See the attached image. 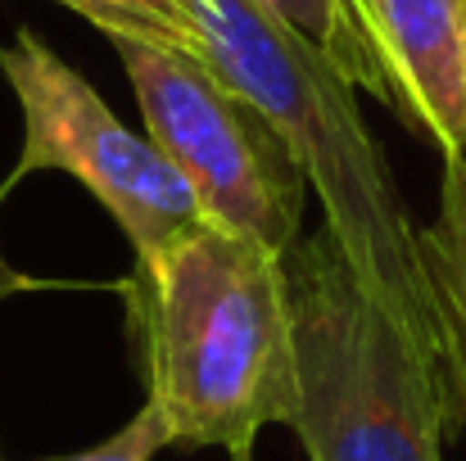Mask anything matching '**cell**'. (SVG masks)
Here are the masks:
<instances>
[{"label": "cell", "instance_id": "obj_1", "mask_svg": "<svg viewBox=\"0 0 466 461\" xmlns=\"http://www.w3.org/2000/svg\"><path fill=\"white\" fill-rule=\"evenodd\" d=\"M132 339L181 448H254L295 407L286 267L268 245L208 217L123 281Z\"/></svg>", "mask_w": 466, "mask_h": 461}, {"label": "cell", "instance_id": "obj_2", "mask_svg": "<svg viewBox=\"0 0 466 461\" xmlns=\"http://www.w3.org/2000/svg\"><path fill=\"white\" fill-rule=\"evenodd\" d=\"M195 32L199 64L249 100L299 158L326 231L339 240L362 286L440 353L417 226L390 163L362 127L353 86H344L263 0H195Z\"/></svg>", "mask_w": 466, "mask_h": 461}, {"label": "cell", "instance_id": "obj_3", "mask_svg": "<svg viewBox=\"0 0 466 461\" xmlns=\"http://www.w3.org/2000/svg\"><path fill=\"white\" fill-rule=\"evenodd\" d=\"M281 267L295 348L286 426L309 461H444L453 412L440 353L362 286L326 226L299 236Z\"/></svg>", "mask_w": 466, "mask_h": 461}, {"label": "cell", "instance_id": "obj_4", "mask_svg": "<svg viewBox=\"0 0 466 461\" xmlns=\"http://www.w3.org/2000/svg\"><path fill=\"white\" fill-rule=\"evenodd\" d=\"M146 114V136L181 172L199 213L286 254L304 231L309 176L277 127L195 55L137 32H105Z\"/></svg>", "mask_w": 466, "mask_h": 461}, {"label": "cell", "instance_id": "obj_5", "mask_svg": "<svg viewBox=\"0 0 466 461\" xmlns=\"http://www.w3.org/2000/svg\"><path fill=\"white\" fill-rule=\"evenodd\" d=\"M0 73L23 109V150L9 185L27 172L77 176L127 231L137 258H155L195 222H204L190 185L155 141L123 127L96 86L36 32L18 27L14 41L0 45Z\"/></svg>", "mask_w": 466, "mask_h": 461}, {"label": "cell", "instance_id": "obj_6", "mask_svg": "<svg viewBox=\"0 0 466 461\" xmlns=\"http://www.w3.org/2000/svg\"><path fill=\"white\" fill-rule=\"evenodd\" d=\"M390 105L444 158L466 154V0H349Z\"/></svg>", "mask_w": 466, "mask_h": 461}, {"label": "cell", "instance_id": "obj_7", "mask_svg": "<svg viewBox=\"0 0 466 461\" xmlns=\"http://www.w3.org/2000/svg\"><path fill=\"white\" fill-rule=\"evenodd\" d=\"M417 254L435 304V344L449 385V412L466 421V154L444 158L440 213L417 231Z\"/></svg>", "mask_w": 466, "mask_h": 461}, {"label": "cell", "instance_id": "obj_8", "mask_svg": "<svg viewBox=\"0 0 466 461\" xmlns=\"http://www.w3.org/2000/svg\"><path fill=\"white\" fill-rule=\"evenodd\" d=\"M295 36H304L312 50L321 55V64L344 82V86H362L371 95H380V77L376 64L367 55V41L358 32L353 5L349 0H263Z\"/></svg>", "mask_w": 466, "mask_h": 461}, {"label": "cell", "instance_id": "obj_9", "mask_svg": "<svg viewBox=\"0 0 466 461\" xmlns=\"http://www.w3.org/2000/svg\"><path fill=\"white\" fill-rule=\"evenodd\" d=\"M68 9L91 18L100 32H137L199 59L195 0H68Z\"/></svg>", "mask_w": 466, "mask_h": 461}, {"label": "cell", "instance_id": "obj_10", "mask_svg": "<svg viewBox=\"0 0 466 461\" xmlns=\"http://www.w3.org/2000/svg\"><path fill=\"white\" fill-rule=\"evenodd\" d=\"M167 444H172V430H167L163 412L155 403H146L114 439H105L96 448H82V453H68V457H46V461H155Z\"/></svg>", "mask_w": 466, "mask_h": 461}, {"label": "cell", "instance_id": "obj_11", "mask_svg": "<svg viewBox=\"0 0 466 461\" xmlns=\"http://www.w3.org/2000/svg\"><path fill=\"white\" fill-rule=\"evenodd\" d=\"M36 281H27L23 272H14L9 263H5V254H0V299H9V295H23V290H32Z\"/></svg>", "mask_w": 466, "mask_h": 461}, {"label": "cell", "instance_id": "obj_12", "mask_svg": "<svg viewBox=\"0 0 466 461\" xmlns=\"http://www.w3.org/2000/svg\"><path fill=\"white\" fill-rule=\"evenodd\" d=\"M227 461H254V448H236V453H227Z\"/></svg>", "mask_w": 466, "mask_h": 461}, {"label": "cell", "instance_id": "obj_13", "mask_svg": "<svg viewBox=\"0 0 466 461\" xmlns=\"http://www.w3.org/2000/svg\"><path fill=\"white\" fill-rule=\"evenodd\" d=\"M64 5H68V0H64Z\"/></svg>", "mask_w": 466, "mask_h": 461}]
</instances>
